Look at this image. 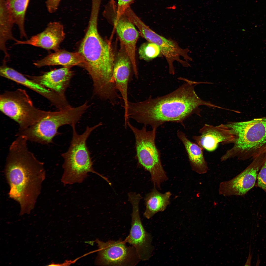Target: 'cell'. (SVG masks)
Here are the masks:
<instances>
[{
    "instance_id": "6da1fadb",
    "label": "cell",
    "mask_w": 266,
    "mask_h": 266,
    "mask_svg": "<svg viewBox=\"0 0 266 266\" xmlns=\"http://www.w3.org/2000/svg\"><path fill=\"white\" fill-rule=\"evenodd\" d=\"M184 84L165 96L136 102L129 101L125 110L126 117L132 119L144 126L157 128L168 122L183 123L193 114L201 116V105L209 108L215 105L204 101L196 94L194 87L200 83L183 79Z\"/></svg>"
},
{
    "instance_id": "7a4b0ae2",
    "label": "cell",
    "mask_w": 266,
    "mask_h": 266,
    "mask_svg": "<svg viewBox=\"0 0 266 266\" xmlns=\"http://www.w3.org/2000/svg\"><path fill=\"white\" fill-rule=\"evenodd\" d=\"M27 141L17 136L10 146L4 170L9 196L19 204L20 215L34 208L46 177L44 163L29 150Z\"/></svg>"
},
{
    "instance_id": "3957f363",
    "label": "cell",
    "mask_w": 266,
    "mask_h": 266,
    "mask_svg": "<svg viewBox=\"0 0 266 266\" xmlns=\"http://www.w3.org/2000/svg\"><path fill=\"white\" fill-rule=\"evenodd\" d=\"M98 20L89 19L78 52L84 60L82 66L92 79L94 94L105 97L114 94L116 91L113 77L115 56L110 43L103 39L98 33Z\"/></svg>"
},
{
    "instance_id": "277c9868",
    "label": "cell",
    "mask_w": 266,
    "mask_h": 266,
    "mask_svg": "<svg viewBox=\"0 0 266 266\" xmlns=\"http://www.w3.org/2000/svg\"><path fill=\"white\" fill-rule=\"evenodd\" d=\"M234 134L233 147L221 156L224 161L236 158L253 159L266 152V116L225 124Z\"/></svg>"
},
{
    "instance_id": "5b68a950",
    "label": "cell",
    "mask_w": 266,
    "mask_h": 266,
    "mask_svg": "<svg viewBox=\"0 0 266 266\" xmlns=\"http://www.w3.org/2000/svg\"><path fill=\"white\" fill-rule=\"evenodd\" d=\"M102 124L100 122L93 127L87 126L81 134L77 132L75 125L71 126L73 134L70 145L67 151L61 154L64 160L62 165L64 172L61 179L64 185L82 183L89 172L96 174L106 181H108L107 178L93 169L91 153L86 144L87 140L92 132Z\"/></svg>"
},
{
    "instance_id": "8992f818",
    "label": "cell",
    "mask_w": 266,
    "mask_h": 266,
    "mask_svg": "<svg viewBox=\"0 0 266 266\" xmlns=\"http://www.w3.org/2000/svg\"><path fill=\"white\" fill-rule=\"evenodd\" d=\"M85 104L71 106L56 112L50 111L40 120L25 130L18 131L16 136L25 137L30 141L43 144L53 142V140L60 133L58 129L65 125H75L87 110Z\"/></svg>"
},
{
    "instance_id": "52a82bcc",
    "label": "cell",
    "mask_w": 266,
    "mask_h": 266,
    "mask_svg": "<svg viewBox=\"0 0 266 266\" xmlns=\"http://www.w3.org/2000/svg\"><path fill=\"white\" fill-rule=\"evenodd\" d=\"M134 136L136 154L135 158L138 166L149 172L154 186L160 188L161 183L168 177L162 165L160 153L155 142L156 129L147 130L144 126L139 129L129 121L127 124Z\"/></svg>"
},
{
    "instance_id": "ba28073f",
    "label": "cell",
    "mask_w": 266,
    "mask_h": 266,
    "mask_svg": "<svg viewBox=\"0 0 266 266\" xmlns=\"http://www.w3.org/2000/svg\"><path fill=\"white\" fill-rule=\"evenodd\" d=\"M0 109L18 123V131L37 123L50 112L36 108L26 91L21 89L6 91L0 95Z\"/></svg>"
},
{
    "instance_id": "9c48e42d",
    "label": "cell",
    "mask_w": 266,
    "mask_h": 266,
    "mask_svg": "<svg viewBox=\"0 0 266 266\" xmlns=\"http://www.w3.org/2000/svg\"><path fill=\"white\" fill-rule=\"evenodd\" d=\"M98 248L96 264L111 266H133L141 261L134 248L128 246L125 240H109L104 242L97 239Z\"/></svg>"
},
{
    "instance_id": "30bf717a",
    "label": "cell",
    "mask_w": 266,
    "mask_h": 266,
    "mask_svg": "<svg viewBox=\"0 0 266 266\" xmlns=\"http://www.w3.org/2000/svg\"><path fill=\"white\" fill-rule=\"evenodd\" d=\"M128 196L132 207L131 227L124 240L134 248L141 261L148 260L154 248L152 244V236L144 228L140 216L139 204L142 197L139 194L134 192L129 193Z\"/></svg>"
},
{
    "instance_id": "8fae6325",
    "label": "cell",
    "mask_w": 266,
    "mask_h": 266,
    "mask_svg": "<svg viewBox=\"0 0 266 266\" xmlns=\"http://www.w3.org/2000/svg\"><path fill=\"white\" fill-rule=\"evenodd\" d=\"M133 23L138 28L141 36L148 42L155 44L160 48L161 53L168 63L170 73L174 74L173 63L176 61L183 66H189L188 63L192 59L189 55V50L180 47L175 41L160 35L151 29L140 18L136 19Z\"/></svg>"
},
{
    "instance_id": "7c38bea8",
    "label": "cell",
    "mask_w": 266,
    "mask_h": 266,
    "mask_svg": "<svg viewBox=\"0 0 266 266\" xmlns=\"http://www.w3.org/2000/svg\"><path fill=\"white\" fill-rule=\"evenodd\" d=\"M265 152L253 159L250 164L235 177L221 182L219 186V194L224 196H243L255 184Z\"/></svg>"
},
{
    "instance_id": "4fadbf2b",
    "label": "cell",
    "mask_w": 266,
    "mask_h": 266,
    "mask_svg": "<svg viewBox=\"0 0 266 266\" xmlns=\"http://www.w3.org/2000/svg\"><path fill=\"white\" fill-rule=\"evenodd\" d=\"M109 20L115 28L120 41L123 44L131 61L135 77H138L136 65L135 50L139 33L135 25L125 13L118 17L114 16Z\"/></svg>"
},
{
    "instance_id": "5bb4252c",
    "label": "cell",
    "mask_w": 266,
    "mask_h": 266,
    "mask_svg": "<svg viewBox=\"0 0 266 266\" xmlns=\"http://www.w3.org/2000/svg\"><path fill=\"white\" fill-rule=\"evenodd\" d=\"M200 134L193 136L192 139L203 150L212 151L215 150L218 144H233L235 136L225 124L214 126L205 124L199 131Z\"/></svg>"
},
{
    "instance_id": "9a60e30c",
    "label": "cell",
    "mask_w": 266,
    "mask_h": 266,
    "mask_svg": "<svg viewBox=\"0 0 266 266\" xmlns=\"http://www.w3.org/2000/svg\"><path fill=\"white\" fill-rule=\"evenodd\" d=\"M63 25L60 22L49 23L44 30L25 41L17 40L15 45L27 44L56 51L65 37Z\"/></svg>"
},
{
    "instance_id": "2e32d148",
    "label": "cell",
    "mask_w": 266,
    "mask_h": 266,
    "mask_svg": "<svg viewBox=\"0 0 266 266\" xmlns=\"http://www.w3.org/2000/svg\"><path fill=\"white\" fill-rule=\"evenodd\" d=\"M120 48L115 57L113 70V77L117 90L124 103V107L129 101L128 88L130 80L132 65L124 47L120 42Z\"/></svg>"
},
{
    "instance_id": "e0dca14e",
    "label": "cell",
    "mask_w": 266,
    "mask_h": 266,
    "mask_svg": "<svg viewBox=\"0 0 266 266\" xmlns=\"http://www.w3.org/2000/svg\"><path fill=\"white\" fill-rule=\"evenodd\" d=\"M6 61H3L0 68V75L37 92L50 101L55 106L59 105L63 99V96L46 88L33 80L29 79L14 69L6 64Z\"/></svg>"
},
{
    "instance_id": "ac0fdd59",
    "label": "cell",
    "mask_w": 266,
    "mask_h": 266,
    "mask_svg": "<svg viewBox=\"0 0 266 266\" xmlns=\"http://www.w3.org/2000/svg\"><path fill=\"white\" fill-rule=\"evenodd\" d=\"M74 74L70 67H64L38 76L26 75L29 79L58 93L65 95Z\"/></svg>"
},
{
    "instance_id": "d6986e66",
    "label": "cell",
    "mask_w": 266,
    "mask_h": 266,
    "mask_svg": "<svg viewBox=\"0 0 266 266\" xmlns=\"http://www.w3.org/2000/svg\"><path fill=\"white\" fill-rule=\"evenodd\" d=\"M84 63V58L78 51L71 52L59 49L42 59L34 62L33 64L38 67L61 65L71 68L75 66H82Z\"/></svg>"
},
{
    "instance_id": "ffe728a7",
    "label": "cell",
    "mask_w": 266,
    "mask_h": 266,
    "mask_svg": "<svg viewBox=\"0 0 266 266\" xmlns=\"http://www.w3.org/2000/svg\"><path fill=\"white\" fill-rule=\"evenodd\" d=\"M177 134L185 147L192 170L200 174L206 173L208 167L204 157L203 150L196 143L189 140L182 132L178 131Z\"/></svg>"
},
{
    "instance_id": "44dd1931",
    "label": "cell",
    "mask_w": 266,
    "mask_h": 266,
    "mask_svg": "<svg viewBox=\"0 0 266 266\" xmlns=\"http://www.w3.org/2000/svg\"><path fill=\"white\" fill-rule=\"evenodd\" d=\"M171 195L169 191L161 193L154 186L151 191L147 194L145 197L146 209L143 214L144 216L150 219L156 213L164 211L169 204Z\"/></svg>"
},
{
    "instance_id": "7402d4cb",
    "label": "cell",
    "mask_w": 266,
    "mask_h": 266,
    "mask_svg": "<svg viewBox=\"0 0 266 266\" xmlns=\"http://www.w3.org/2000/svg\"><path fill=\"white\" fill-rule=\"evenodd\" d=\"M14 24L6 0H0V46L1 48L6 47L8 41L16 40L12 31Z\"/></svg>"
},
{
    "instance_id": "603a6c76",
    "label": "cell",
    "mask_w": 266,
    "mask_h": 266,
    "mask_svg": "<svg viewBox=\"0 0 266 266\" xmlns=\"http://www.w3.org/2000/svg\"><path fill=\"white\" fill-rule=\"evenodd\" d=\"M15 24L18 26L20 37L26 38L25 21L26 11L30 0H6Z\"/></svg>"
},
{
    "instance_id": "cb8c5ba5",
    "label": "cell",
    "mask_w": 266,
    "mask_h": 266,
    "mask_svg": "<svg viewBox=\"0 0 266 266\" xmlns=\"http://www.w3.org/2000/svg\"><path fill=\"white\" fill-rule=\"evenodd\" d=\"M138 53L140 59L149 61L159 56L161 52L158 45L148 42L141 45L139 49Z\"/></svg>"
},
{
    "instance_id": "d4e9b609",
    "label": "cell",
    "mask_w": 266,
    "mask_h": 266,
    "mask_svg": "<svg viewBox=\"0 0 266 266\" xmlns=\"http://www.w3.org/2000/svg\"><path fill=\"white\" fill-rule=\"evenodd\" d=\"M256 185L263 189L266 193V152L263 163L258 174Z\"/></svg>"
},
{
    "instance_id": "484cf974",
    "label": "cell",
    "mask_w": 266,
    "mask_h": 266,
    "mask_svg": "<svg viewBox=\"0 0 266 266\" xmlns=\"http://www.w3.org/2000/svg\"><path fill=\"white\" fill-rule=\"evenodd\" d=\"M135 0H117L116 11L115 15L118 17L124 14L126 10Z\"/></svg>"
},
{
    "instance_id": "4316f807",
    "label": "cell",
    "mask_w": 266,
    "mask_h": 266,
    "mask_svg": "<svg viewBox=\"0 0 266 266\" xmlns=\"http://www.w3.org/2000/svg\"><path fill=\"white\" fill-rule=\"evenodd\" d=\"M62 0H46V5L49 13H53L58 10Z\"/></svg>"
},
{
    "instance_id": "83f0119b",
    "label": "cell",
    "mask_w": 266,
    "mask_h": 266,
    "mask_svg": "<svg viewBox=\"0 0 266 266\" xmlns=\"http://www.w3.org/2000/svg\"><path fill=\"white\" fill-rule=\"evenodd\" d=\"M249 252L248 256L247 261L245 264V266H250L251 265V260L252 257V253H251L250 246H249Z\"/></svg>"
},
{
    "instance_id": "f1b7e54d",
    "label": "cell",
    "mask_w": 266,
    "mask_h": 266,
    "mask_svg": "<svg viewBox=\"0 0 266 266\" xmlns=\"http://www.w3.org/2000/svg\"><path fill=\"white\" fill-rule=\"evenodd\" d=\"M109 1L111 3H114L116 1L115 0H110Z\"/></svg>"
},
{
    "instance_id": "f546056e",
    "label": "cell",
    "mask_w": 266,
    "mask_h": 266,
    "mask_svg": "<svg viewBox=\"0 0 266 266\" xmlns=\"http://www.w3.org/2000/svg\"><path fill=\"white\" fill-rule=\"evenodd\" d=\"M113 11H114V10H113Z\"/></svg>"
}]
</instances>
